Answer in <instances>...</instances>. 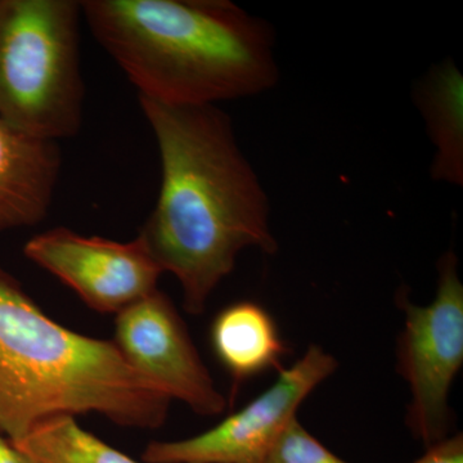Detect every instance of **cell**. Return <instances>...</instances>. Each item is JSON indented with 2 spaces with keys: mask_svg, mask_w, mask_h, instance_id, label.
Segmentation results:
<instances>
[{
  "mask_svg": "<svg viewBox=\"0 0 463 463\" xmlns=\"http://www.w3.org/2000/svg\"><path fill=\"white\" fill-rule=\"evenodd\" d=\"M138 99L161 160L156 206L138 237L181 283L184 309L203 315L243 250L277 251L269 200L227 112Z\"/></svg>",
  "mask_w": 463,
  "mask_h": 463,
  "instance_id": "6da1fadb",
  "label": "cell"
},
{
  "mask_svg": "<svg viewBox=\"0 0 463 463\" xmlns=\"http://www.w3.org/2000/svg\"><path fill=\"white\" fill-rule=\"evenodd\" d=\"M81 11L138 97L218 106L279 81L273 27L228 0H85Z\"/></svg>",
  "mask_w": 463,
  "mask_h": 463,
  "instance_id": "7a4b0ae2",
  "label": "cell"
},
{
  "mask_svg": "<svg viewBox=\"0 0 463 463\" xmlns=\"http://www.w3.org/2000/svg\"><path fill=\"white\" fill-rule=\"evenodd\" d=\"M170 403L114 341L53 321L0 265V431L12 443L47 420L78 414L154 430Z\"/></svg>",
  "mask_w": 463,
  "mask_h": 463,
  "instance_id": "3957f363",
  "label": "cell"
},
{
  "mask_svg": "<svg viewBox=\"0 0 463 463\" xmlns=\"http://www.w3.org/2000/svg\"><path fill=\"white\" fill-rule=\"evenodd\" d=\"M81 2L0 0V118L58 142L83 124Z\"/></svg>",
  "mask_w": 463,
  "mask_h": 463,
  "instance_id": "277c9868",
  "label": "cell"
},
{
  "mask_svg": "<svg viewBox=\"0 0 463 463\" xmlns=\"http://www.w3.org/2000/svg\"><path fill=\"white\" fill-rule=\"evenodd\" d=\"M398 303L404 327L398 340V373L411 390L408 429L426 447L448 437L449 392L463 364V285L455 252L438 261V288L428 306L403 292Z\"/></svg>",
  "mask_w": 463,
  "mask_h": 463,
  "instance_id": "5b68a950",
  "label": "cell"
},
{
  "mask_svg": "<svg viewBox=\"0 0 463 463\" xmlns=\"http://www.w3.org/2000/svg\"><path fill=\"white\" fill-rule=\"evenodd\" d=\"M337 370V361L321 346L286 370L254 401L196 437L152 441L143 452L146 463H264L298 407L310 392Z\"/></svg>",
  "mask_w": 463,
  "mask_h": 463,
  "instance_id": "8992f818",
  "label": "cell"
},
{
  "mask_svg": "<svg viewBox=\"0 0 463 463\" xmlns=\"http://www.w3.org/2000/svg\"><path fill=\"white\" fill-rule=\"evenodd\" d=\"M24 254L91 309L112 315L156 291L164 273L139 237L118 242L58 227L27 241Z\"/></svg>",
  "mask_w": 463,
  "mask_h": 463,
  "instance_id": "52a82bcc",
  "label": "cell"
},
{
  "mask_svg": "<svg viewBox=\"0 0 463 463\" xmlns=\"http://www.w3.org/2000/svg\"><path fill=\"white\" fill-rule=\"evenodd\" d=\"M114 343L125 361L170 401L201 416H216L227 407L165 292L157 288L116 315Z\"/></svg>",
  "mask_w": 463,
  "mask_h": 463,
  "instance_id": "ba28073f",
  "label": "cell"
},
{
  "mask_svg": "<svg viewBox=\"0 0 463 463\" xmlns=\"http://www.w3.org/2000/svg\"><path fill=\"white\" fill-rule=\"evenodd\" d=\"M61 167L58 142L29 136L0 118V232L47 218Z\"/></svg>",
  "mask_w": 463,
  "mask_h": 463,
  "instance_id": "9c48e42d",
  "label": "cell"
},
{
  "mask_svg": "<svg viewBox=\"0 0 463 463\" xmlns=\"http://www.w3.org/2000/svg\"><path fill=\"white\" fill-rule=\"evenodd\" d=\"M414 100L435 146L432 178L463 184V78L452 60L432 67L414 90Z\"/></svg>",
  "mask_w": 463,
  "mask_h": 463,
  "instance_id": "30bf717a",
  "label": "cell"
},
{
  "mask_svg": "<svg viewBox=\"0 0 463 463\" xmlns=\"http://www.w3.org/2000/svg\"><path fill=\"white\" fill-rule=\"evenodd\" d=\"M216 358L236 383L279 364L286 346L269 313L252 301L224 307L210 331Z\"/></svg>",
  "mask_w": 463,
  "mask_h": 463,
  "instance_id": "8fae6325",
  "label": "cell"
},
{
  "mask_svg": "<svg viewBox=\"0 0 463 463\" xmlns=\"http://www.w3.org/2000/svg\"><path fill=\"white\" fill-rule=\"evenodd\" d=\"M14 444L33 463H141L84 430L74 416L39 423Z\"/></svg>",
  "mask_w": 463,
  "mask_h": 463,
  "instance_id": "7c38bea8",
  "label": "cell"
},
{
  "mask_svg": "<svg viewBox=\"0 0 463 463\" xmlns=\"http://www.w3.org/2000/svg\"><path fill=\"white\" fill-rule=\"evenodd\" d=\"M264 463H347L334 455L309 431L292 420L277 439Z\"/></svg>",
  "mask_w": 463,
  "mask_h": 463,
  "instance_id": "4fadbf2b",
  "label": "cell"
},
{
  "mask_svg": "<svg viewBox=\"0 0 463 463\" xmlns=\"http://www.w3.org/2000/svg\"><path fill=\"white\" fill-rule=\"evenodd\" d=\"M413 463H463V439L461 434L447 437L429 447L425 455Z\"/></svg>",
  "mask_w": 463,
  "mask_h": 463,
  "instance_id": "5bb4252c",
  "label": "cell"
},
{
  "mask_svg": "<svg viewBox=\"0 0 463 463\" xmlns=\"http://www.w3.org/2000/svg\"><path fill=\"white\" fill-rule=\"evenodd\" d=\"M0 463H33L0 431Z\"/></svg>",
  "mask_w": 463,
  "mask_h": 463,
  "instance_id": "9a60e30c",
  "label": "cell"
}]
</instances>
